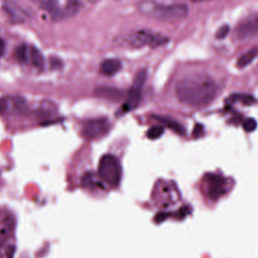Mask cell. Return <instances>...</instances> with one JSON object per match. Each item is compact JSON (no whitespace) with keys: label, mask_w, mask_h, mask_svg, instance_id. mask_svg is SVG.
I'll list each match as a JSON object with an SVG mask.
<instances>
[{"label":"cell","mask_w":258,"mask_h":258,"mask_svg":"<svg viewBox=\"0 0 258 258\" xmlns=\"http://www.w3.org/2000/svg\"><path fill=\"white\" fill-rule=\"evenodd\" d=\"M153 198H155L157 206L168 208L179 203L181 195L174 183L159 181L155 186Z\"/></svg>","instance_id":"52a82bcc"},{"label":"cell","mask_w":258,"mask_h":258,"mask_svg":"<svg viewBox=\"0 0 258 258\" xmlns=\"http://www.w3.org/2000/svg\"><path fill=\"white\" fill-rule=\"evenodd\" d=\"M170 38L160 33L148 30H138L130 33L125 37V43L132 48H157L169 43Z\"/></svg>","instance_id":"8992f818"},{"label":"cell","mask_w":258,"mask_h":258,"mask_svg":"<svg viewBox=\"0 0 258 258\" xmlns=\"http://www.w3.org/2000/svg\"><path fill=\"white\" fill-rule=\"evenodd\" d=\"M233 102H242L244 104H251L254 102V99L251 96H248V95H235V96H232Z\"/></svg>","instance_id":"603a6c76"},{"label":"cell","mask_w":258,"mask_h":258,"mask_svg":"<svg viewBox=\"0 0 258 258\" xmlns=\"http://www.w3.org/2000/svg\"><path fill=\"white\" fill-rule=\"evenodd\" d=\"M5 43H4V40L2 38H0V57L3 56L4 53H5Z\"/></svg>","instance_id":"d4e9b609"},{"label":"cell","mask_w":258,"mask_h":258,"mask_svg":"<svg viewBox=\"0 0 258 258\" xmlns=\"http://www.w3.org/2000/svg\"><path fill=\"white\" fill-rule=\"evenodd\" d=\"M89 1H90L91 3H95V2H97V1H99V0H89Z\"/></svg>","instance_id":"484cf974"},{"label":"cell","mask_w":258,"mask_h":258,"mask_svg":"<svg viewBox=\"0 0 258 258\" xmlns=\"http://www.w3.org/2000/svg\"><path fill=\"white\" fill-rule=\"evenodd\" d=\"M229 32H230L229 25H223L218 30V32H217L216 37L219 38V39H223V38H225L228 35Z\"/></svg>","instance_id":"cb8c5ba5"},{"label":"cell","mask_w":258,"mask_h":258,"mask_svg":"<svg viewBox=\"0 0 258 258\" xmlns=\"http://www.w3.org/2000/svg\"><path fill=\"white\" fill-rule=\"evenodd\" d=\"M95 95L99 98L118 101L123 97V92L112 87H99L95 90Z\"/></svg>","instance_id":"9a60e30c"},{"label":"cell","mask_w":258,"mask_h":258,"mask_svg":"<svg viewBox=\"0 0 258 258\" xmlns=\"http://www.w3.org/2000/svg\"><path fill=\"white\" fill-rule=\"evenodd\" d=\"M243 128L246 132H253L257 128V122L254 118H247L243 122Z\"/></svg>","instance_id":"7402d4cb"},{"label":"cell","mask_w":258,"mask_h":258,"mask_svg":"<svg viewBox=\"0 0 258 258\" xmlns=\"http://www.w3.org/2000/svg\"><path fill=\"white\" fill-rule=\"evenodd\" d=\"M258 55V49H252L249 50L248 52H246L245 53H243V55L238 59L237 61V67L238 68H245L248 65H250L253 60L257 57Z\"/></svg>","instance_id":"ac0fdd59"},{"label":"cell","mask_w":258,"mask_h":258,"mask_svg":"<svg viewBox=\"0 0 258 258\" xmlns=\"http://www.w3.org/2000/svg\"><path fill=\"white\" fill-rule=\"evenodd\" d=\"M109 130L110 122L105 118H97L85 122L82 128V135L89 140H96L105 137Z\"/></svg>","instance_id":"9c48e42d"},{"label":"cell","mask_w":258,"mask_h":258,"mask_svg":"<svg viewBox=\"0 0 258 258\" xmlns=\"http://www.w3.org/2000/svg\"><path fill=\"white\" fill-rule=\"evenodd\" d=\"M195 2H200V1H206V0H193Z\"/></svg>","instance_id":"4316f807"},{"label":"cell","mask_w":258,"mask_h":258,"mask_svg":"<svg viewBox=\"0 0 258 258\" xmlns=\"http://www.w3.org/2000/svg\"><path fill=\"white\" fill-rule=\"evenodd\" d=\"M155 118L159 121L161 124L166 125L167 127L171 128L174 132L178 134H184L185 133V128L179 123L178 121H175L170 117H165V116H155Z\"/></svg>","instance_id":"e0dca14e"},{"label":"cell","mask_w":258,"mask_h":258,"mask_svg":"<svg viewBox=\"0 0 258 258\" xmlns=\"http://www.w3.org/2000/svg\"><path fill=\"white\" fill-rule=\"evenodd\" d=\"M146 77H147L146 70H140L137 74V76H135L133 85L127 94V97L123 107H122V111L125 113L129 112L131 110H134L135 108L139 105L141 100V89L145 83Z\"/></svg>","instance_id":"ba28073f"},{"label":"cell","mask_w":258,"mask_h":258,"mask_svg":"<svg viewBox=\"0 0 258 258\" xmlns=\"http://www.w3.org/2000/svg\"><path fill=\"white\" fill-rule=\"evenodd\" d=\"M29 111V104L20 96H6L0 99V112L4 114L22 115Z\"/></svg>","instance_id":"30bf717a"},{"label":"cell","mask_w":258,"mask_h":258,"mask_svg":"<svg viewBox=\"0 0 258 258\" xmlns=\"http://www.w3.org/2000/svg\"><path fill=\"white\" fill-rule=\"evenodd\" d=\"M137 7L140 15L165 22L181 21L189 13V7L184 3L165 4L155 0H141Z\"/></svg>","instance_id":"7a4b0ae2"},{"label":"cell","mask_w":258,"mask_h":258,"mask_svg":"<svg viewBox=\"0 0 258 258\" xmlns=\"http://www.w3.org/2000/svg\"><path fill=\"white\" fill-rule=\"evenodd\" d=\"M97 175L106 189H117L122 179V167L119 159L113 155H104L99 160Z\"/></svg>","instance_id":"5b68a950"},{"label":"cell","mask_w":258,"mask_h":258,"mask_svg":"<svg viewBox=\"0 0 258 258\" xmlns=\"http://www.w3.org/2000/svg\"><path fill=\"white\" fill-rule=\"evenodd\" d=\"M17 217L7 207H0V258H13L16 253Z\"/></svg>","instance_id":"3957f363"},{"label":"cell","mask_w":258,"mask_h":258,"mask_svg":"<svg viewBox=\"0 0 258 258\" xmlns=\"http://www.w3.org/2000/svg\"><path fill=\"white\" fill-rule=\"evenodd\" d=\"M2 8L10 21L13 23H23L29 18V15L26 10H24L16 2L6 0V1L3 2Z\"/></svg>","instance_id":"7c38bea8"},{"label":"cell","mask_w":258,"mask_h":258,"mask_svg":"<svg viewBox=\"0 0 258 258\" xmlns=\"http://www.w3.org/2000/svg\"><path fill=\"white\" fill-rule=\"evenodd\" d=\"M29 64L35 67L36 69L42 70L45 68V58L40 51L34 47H30Z\"/></svg>","instance_id":"2e32d148"},{"label":"cell","mask_w":258,"mask_h":258,"mask_svg":"<svg viewBox=\"0 0 258 258\" xmlns=\"http://www.w3.org/2000/svg\"><path fill=\"white\" fill-rule=\"evenodd\" d=\"M122 68V64L117 59H106L100 64V72L102 75L111 77L117 74Z\"/></svg>","instance_id":"5bb4252c"},{"label":"cell","mask_w":258,"mask_h":258,"mask_svg":"<svg viewBox=\"0 0 258 258\" xmlns=\"http://www.w3.org/2000/svg\"><path fill=\"white\" fill-rule=\"evenodd\" d=\"M165 132V128L160 126V125H156V126H153L151 129L147 131V138H151V139H157L159 138L162 134Z\"/></svg>","instance_id":"44dd1931"},{"label":"cell","mask_w":258,"mask_h":258,"mask_svg":"<svg viewBox=\"0 0 258 258\" xmlns=\"http://www.w3.org/2000/svg\"><path fill=\"white\" fill-rule=\"evenodd\" d=\"M258 34V16L248 17L239 23L236 29V36L239 39L245 40L252 38Z\"/></svg>","instance_id":"8fae6325"},{"label":"cell","mask_w":258,"mask_h":258,"mask_svg":"<svg viewBox=\"0 0 258 258\" xmlns=\"http://www.w3.org/2000/svg\"><path fill=\"white\" fill-rule=\"evenodd\" d=\"M80 7V0H67L66 6L64 7V17H72L78 12Z\"/></svg>","instance_id":"ffe728a7"},{"label":"cell","mask_w":258,"mask_h":258,"mask_svg":"<svg viewBox=\"0 0 258 258\" xmlns=\"http://www.w3.org/2000/svg\"><path fill=\"white\" fill-rule=\"evenodd\" d=\"M232 188L233 182L221 173L209 172L203 176L200 191L207 202L214 204L228 195Z\"/></svg>","instance_id":"277c9868"},{"label":"cell","mask_w":258,"mask_h":258,"mask_svg":"<svg viewBox=\"0 0 258 258\" xmlns=\"http://www.w3.org/2000/svg\"><path fill=\"white\" fill-rule=\"evenodd\" d=\"M215 81L205 74H194L182 79L176 85L178 99L185 105L198 107L211 103L217 95Z\"/></svg>","instance_id":"6da1fadb"},{"label":"cell","mask_w":258,"mask_h":258,"mask_svg":"<svg viewBox=\"0 0 258 258\" xmlns=\"http://www.w3.org/2000/svg\"><path fill=\"white\" fill-rule=\"evenodd\" d=\"M34 4L48 13L55 19L64 18V9L60 7L59 0H33Z\"/></svg>","instance_id":"4fadbf2b"},{"label":"cell","mask_w":258,"mask_h":258,"mask_svg":"<svg viewBox=\"0 0 258 258\" xmlns=\"http://www.w3.org/2000/svg\"><path fill=\"white\" fill-rule=\"evenodd\" d=\"M30 46L21 45L18 46L15 51V58L20 64H29Z\"/></svg>","instance_id":"d6986e66"}]
</instances>
